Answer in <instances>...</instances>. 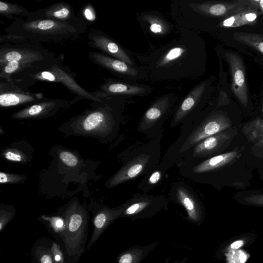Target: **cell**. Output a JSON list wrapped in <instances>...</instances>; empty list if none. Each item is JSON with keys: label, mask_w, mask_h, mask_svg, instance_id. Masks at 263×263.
Here are the masks:
<instances>
[{"label": "cell", "mask_w": 263, "mask_h": 263, "mask_svg": "<svg viewBox=\"0 0 263 263\" xmlns=\"http://www.w3.org/2000/svg\"><path fill=\"white\" fill-rule=\"evenodd\" d=\"M81 99H82L80 97H76L71 101H68L62 99L44 98L13 114L12 117L22 119L49 116L54 115L61 109L65 108Z\"/></svg>", "instance_id": "obj_12"}, {"label": "cell", "mask_w": 263, "mask_h": 263, "mask_svg": "<svg viewBox=\"0 0 263 263\" xmlns=\"http://www.w3.org/2000/svg\"><path fill=\"white\" fill-rule=\"evenodd\" d=\"M5 158L13 162H21L24 160V157L22 154L15 150H8L4 154Z\"/></svg>", "instance_id": "obj_35"}, {"label": "cell", "mask_w": 263, "mask_h": 263, "mask_svg": "<svg viewBox=\"0 0 263 263\" xmlns=\"http://www.w3.org/2000/svg\"><path fill=\"white\" fill-rule=\"evenodd\" d=\"M44 219L49 221L50 227L55 233L62 235L66 228L65 219L60 217H44Z\"/></svg>", "instance_id": "obj_28"}, {"label": "cell", "mask_w": 263, "mask_h": 263, "mask_svg": "<svg viewBox=\"0 0 263 263\" xmlns=\"http://www.w3.org/2000/svg\"><path fill=\"white\" fill-rule=\"evenodd\" d=\"M87 28V23L84 18L73 22L20 18L7 26L5 31L7 34L20 36L31 42L54 44L75 41Z\"/></svg>", "instance_id": "obj_1"}, {"label": "cell", "mask_w": 263, "mask_h": 263, "mask_svg": "<svg viewBox=\"0 0 263 263\" xmlns=\"http://www.w3.org/2000/svg\"><path fill=\"white\" fill-rule=\"evenodd\" d=\"M245 200L252 204L263 205V194H254L246 197Z\"/></svg>", "instance_id": "obj_37"}, {"label": "cell", "mask_w": 263, "mask_h": 263, "mask_svg": "<svg viewBox=\"0 0 263 263\" xmlns=\"http://www.w3.org/2000/svg\"><path fill=\"white\" fill-rule=\"evenodd\" d=\"M262 12L259 10L250 6L246 7L242 11L224 18L219 26L226 28H235L243 25L254 24L259 15Z\"/></svg>", "instance_id": "obj_21"}, {"label": "cell", "mask_w": 263, "mask_h": 263, "mask_svg": "<svg viewBox=\"0 0 263 263\" xmlns=\"http://www.w3.org/2000/svg\"><path fill=\"white\" fill-rule=\"evenodd\" d=\"M83 18L76 15L71 5L59 2L42 9L30 12L26 20L48 19L65 22L79 21Z\"/></svg>", "instance_id": "obj_17"}, {"label": "cell", "mask_w": 263, "mask_h": 263, "mask_svg": "<svg viewBox=\"0 0 263 263\" xmlns=\"http://www.w3.org/2000/svg\"><path fill=\"white\" fill-rule=\"evenodd\" d=\"M262 112H263V108H262Z\"/></svg>", "instance_id": "obj_41"}, {"label": "cell", "mask_w": 263, "mask_h": 263, "mask_svg": "<svg viewBox=\"0 0 263 263\" xmlns=\"http://www.w3.org/2000/svg\"><path fill=\"white\" fill-rule=\"evenodd\" d=\"M243 245V241L242 240H237L233 242L230 247L233 249H237L242 246Z\"/></svg>", "instance_id": "obj_40"}, {"label": "cell", "mask_w": 263, "mask_h": 263, "mask_svg": "<svg viewBox=\"0 0 263 263\" xmlns=\"http://www.w3.org/2000/svg\"><path fill=\"white\" fill-rule=\"evenodd\" d=\"M84 14L87 20H93L95 18V14L91 6H89L84 10Z\"/></svg>", "instance_id": "obj_39"}, {"label": "cell", "mask_w": 263, "mask_h": 263, "mask_svg": "<svg viewBox=\"0 0 263 263\" xmlns=\"http://www.w3.org/2000/svg\"><path fill=\"white\" fill-rule=\"evenodd\" d=\"M205 87V83L200 84L184 99L173 116L170 124L171 128L176 127L186 119L200 112V103Z\"/></svg>", "instance_id": "obj_16"}, {"label": "cell", "mask_w": 263, "mask_h": 263, "mask_svg": "<svg viewBox=\"0 0 263 263\" xmlns=\"http://www.w3.org/2000/svg\"><path fill=\"white\" fill-rule=\"evenodd\" d=\"M242 131L255 146L263 147V120L257 118L249 122L243 127Z\"/></svg>", "instance_id": "obj_23"}, {"label": "cell", "mask_w": 263, "mask_h": 263, "mask_svg": "<svg viewBox=\"0 0 263 263\" xmlns=\"http://www.w3.org/2000/svg\"><path fill=\"white\" fill-rule=\"evenodd\" d=\"M227 259L229 263H245L247 256L242 250H236L230 252L227 255Z\"/></svg>", "instance_id": "obj_29"}, {"label": "cell", "mask_w": 263, "mask_h": 263, "mask_svg": "<svg viewBox=\"0 0 263 263\" xmlns=\"http://www.w3.org/2000/svg\"><path fill=\"white\" fill-rule=\"evenodd\" d=\"M25 80L30 86L37 82H45L61 83L71 93L82 99L98 101L90 92L81 87L76 80V74L69 67L63 65L61 58L42 67L27 69L11 77Z\"/></svg>", "instance_id": "obj_4"}, {"label": "cell", "mask_w": 263, "mask_h": 263, "mask_svg": "<svg viewBox=\"0 0 263 263\" xmlns=\"http://www.w3.org/2000/svg\"><path fill=\"white\" fill-rule=\"evenodd\" d=\"M66 228L62 235L68 254L77 259L83 251L87 217L82 210L72 208L66 214Z\"/></svg>", "instance_id": "obj_8"}, {"label": "cell", "mask_w": 263, "mask_h": 263, "mask_svg": "<svg viewBox=\"0 0 263 263\" xmlns=\"http://www.w3.org/2000/svg\"><path fill=\"white\" fill-rule=\"evenodd\" d=\"M225 55L231 72L232 91L241 104L247 106L249 101L248 92L242 60L232 52H227Z\"/></svg>", "instance_id": "obj_14"}, {"label": "cell", "mask_w": 263, "mask_h": 263, "mask_svg": "<svg viewBox=\"0 0 263 263\" xmlns=\"http://www.w3.org/2000/svg\"><path fill=\"white\" fill-rule=\"evenodd\" d=\"M232 125L228 116L218 111L207 116L190 133L174 158L171 167L177 165L185 155L202 140L223 132Z\"/></svg>", "instance_id": "obj_5"}, {"label": "cell", "mask_w": 263, "mask_h": 263, "mask_svg": "<svg viewBox=\"0 0 263 263\" xmlns=\"http://www.w3.org/2000/svg\"><path fill=\"white\" fill-rule=\"evenodd\" d=\"M233 135L230 132L224 130L209 137L191 149L181 160L187 158L206 159L220 154V152L228 146V143L233 138Z\"/></svg>", "instance_id": "obj_11"}, {"label": "cell", "mask_w": 263, "mask_h": 263, "mask_svg": "<svg viewBox=\"0 0 263 263\" xmlns=\"http://www.w3.org/2000/svg\"><path fill=\"white\" fill-rule=\"evenodd\" d=\"M88 45L104 54L133 66L134 63L124 49L110 36L100 30L91 28L87 32Z\"/></svg>", "instance_id": "obj_13"}, {"label": "cell", "mask_w": 263, "mask_h": 263, "mask_svg": "<svg viewBox=\"0 0 263 263\" xmlns=\"http://www.w3.org/2000/svg\"><path fill=\"white\" fill-rule=\"evenodd\" d=\"M169 196L172 202L185 209L191 221L197 223L202 220L203 205L197 194L189 184L183 181L173 182L170 187Z\"/></svg>", "instance_id": "obj_10"}, {"label": "cell", "mask_w": 263, "mask_h": 263, "mask_svg": "<svg viewBox=\"0 0 263 263\" xmlns=\"http://www.w3.org/2000/svg\"><path fill=\"white\" fill-rule=\"evenodd\" d=\"M30 12L22 6L3 1L0 2V14L13 21L20 18H26Z\"/></svg>", "instance_id": "obj_24"}, {"label": "cell", "mask_w": 263, "mask_h": 263, "mask_svg": "<svg viewBox=\"0 0 263 263\" xmlns=\"http://www.w3.org/2000/svg\"><path fill=\"white\" fill-rule=\"evenodd\" d=\"M176 99L171 95L162 97L146 110L137 126L139 133L151 139L157 136L162 130L164 123L171 114Z\"/></svg>", "instance_id": "obj_6"}, {"label": "cell", "mask_w": 263, "mask_h": 263, "mask_svg": "<svg viewBox=\"0 0 263 263\" xmlns=\"http://www.w3.org/2000/svg\"><path fill=\"white\" fill-rule=\"evenodd\" d=\"M202 14L212 17L227 18L245 9L248 6L245 0L231 2H208L194 5Z\"/></svg>", "instance_id": "obj_18"}, {"label": "cell", "mask_w": 263, "mask_h": 263, "mask_svg": "<svg viewBox=\"0 0 263 263\" xmlns=\"http://www.w3.org/2000/svg\"><path fill=\"white\" fill-rule=\"evenodd\" d=\"M87 57L92 63L114 74L135 77L138 74L137 69L133 66L103 53L90 51Z\"/></svg>", "instance_id": "obj_19"}, {"label": "cell", "mask_w": 263, "mask_h": 263, "mask_svg": "<svg viewBox=\"0 0 263 263\" xmlns=\"http://www.w3.org/2000/svg\"><path fill=\"white\" fill-rule=\"evenodd\" d=\"M57 59L54 53L40 44L18 36L7 34L0 36V66L16 62L28 69L43 66Z\"/></svg>", "instance_id": "obj_3"}, {"label": "cell", "mask_w": 263, "mask_h": 263, "mask_svg": "<svg viewBox=\"0 0 263 263\" xmlns=\"http://www.w3.org/2000/svg\"><path fill=\"white\" fill-rule=\"evenodd\" d=\"M23 179V177L15 174H7L3 172L0 173V183H13L19 182Z\"/></svg>", "instance_id": "obj_33"}, {"label": "cell", "mask_w": 263, "mask_h": 263, "mask_svg": "<svg viewBox=\"0 0 263 263\" xmlns=\"http://www.w3.org/2000/svg\"><path fill=\"white\" fill-rule=\"evenodd\" d=\"M102 79L104 82L99 86V88L91 92L98 98L139 95L146 94L147 91H149V89L141 85L128 84L111 78H102Z\"/></svg>", "instance_id": "obj_15"}, {"label": "cell", "mask_w": 263, "mask_h": 263, "mask_svg": "<svg viewBox=\"0 0 263 263\" xmlns=\"http://www.w3.org/2000/svg\"><path fill=\"white\" fill-rule=\"evenodd\" d=\"M124 210V204L115 209H104L99 212L93 220V231L86 249H88L99 238L109 224L120 217Z\"/></svg>", "instance_id": "obj_20"}, {"label": "cell", "mask_w": 263, "mask_h": 263, "mask_svg": "<svg viewBox=\"0 0 263 263\" xmlns=\"http://www.w3.org/2000/svg\"><path fill=\"white\" fill-rule=\"evenodd\" d=\"M153 245L146 247L136 246L123 252L119 257L118 263H140L153 248Z\"/></svg>", "instance_id": "obj_25"}, {"label": "cell", "mask_w": 263, "mask_h": 263, "mask_svg": "<svg viewBox=\"0 0 263 263\" xmlns=\"http://www.w3.org/2000/svg\"><path fill=\"white\" fill-rule=\"evenodd\" d=\"M36 257L39 263H54L50 250L46 249L36 251Z\"/></svg>", "instance_id": "obj_31"}, {"label": "cell", "mask_w": 263, "mask_h": 263, "mask_svg": "<svg viewBox=\"0 0 263 263\" xmlns=\"http://www.w3.org/2000/svg\"><path fill=\"white\" fill-rule=\"evenodd\" d=\"M50 251L54 263H64L63 254L59 245L53 242Z\"/></svg>", "instance_id": "obj_32"}, {"label": "cell", "mask_w": 263, "mask_h": 263, "mask_svg": "<svg viewBox=\"0 0 263 263\" xmlns=\"http://www.w3.org/2000/svg\"><path fill=\"white\" fill-rule=\"evenodd\" d=\"M25 80L0 78V106L2 108L31 105L42 99L41 93L32 92Z\"/></svg>", "instance_id": "obj_9"}, {"label": "cell", "mask_w": 263, "mask_h": 263, "mask_svg": "<svg viewBox=\"0 0 263 263\" xmlns=\"http://www.w3.org/2000/svg\"><path fill=\"white\" fill-rule=\"evenodd\" d=\"M166 172L159 165L142 177L137 185L138 190L147 194L162 183Z\"/></svg>", "instance_id": "obj_22"}, {"label": "cell", "mask_w": 263, "mask_h": 263, "mask_svg": "<svg viewBox=\"0 0 263 263\" xmlns=\"http://www.w3.org/2000/svg\"><path fill=\"white\" fill-rule=\"evenodd\" d=\"M162 130L149 141L132 146L122 154V165L108 180L106 186L113 187L143 177L160 164Z\"/></svg>", "instance_id": "obj_2"}, {"label": "cell", "mask_w": 263, "mask_h": 263, "mask_svg": "<svg viewBox=\"0 0 263 263\" xmlns=\"http://www.w3.org/2000/svg\"><path fill=\"white\" fill-rule=\"evenodd\" d=\"M150 25L149 29L154 33L161 34L166 31L165 25L157 18L152 19Z\"/></svg>", "instance_id": "obj_34"}, {"label": "cell", "mask_w": 263, "mask_h": 263, "mask_svg": "<svg viewBox=\"0 0 263 263\" xmlns=\"http://www.w3.org/2000/svg\"><path fill=\"white\" fill-rule=\"evenodd\" d=\"M246 5L254 7L263 13V0H245Z\"/></svg>", "instance_id": "obj_38"}, {"label": "cell", "mask_w": 263, "mask_h": 263, "mask_svg": "<svg viewBox=\"0 0 263 263\" xmlns=\"http://www.w3.org/2000/svg\"><path fill=\"white\" fill-rule=\"evenodd\" d=\"M13 213L5 210L0 212V231L2 232L13 217Z\"/></svg>", "instance_id": "obj_36"}, {"label": "cell", "mask_w": 263, "mask_h": 263, "mask_svg": "<svg viewBox=\"0 0 263 263\" xmlns=\"http://www.w3.org/2000/svg\"><path fill=\"white\" fill-rule=\"evenodd\" d=\"M234 38L263 54V34L238 32L234 34Z\"/></svg>", "instance_id": "obj_26"}, {"label": "cell", "mask_w": 263, "mask_h": 263, "mask_svg": "<svg viewBox=\"0 0 263 263\" xmlns=\"http://www.w3.org/2000/svg\"><path fill=\"white\" fill-rule=\"evenodd\" d=\"M120 215L132 220L152 217L157 213L168 209V200L164 195L136 193L125 201Z\"/></svg>", "instance_id": "obj_7"}, {"label": "cell", "mask_w": 263, "mask_h": 263, "mask_svg": "<svg viewBox=\"0 0 263 263\" xmlns=\"http://www.w3.org/2000/svg\"><path fill=\"white\" fill-rule=\"evenodd\" d=\"M60 158L64 164L69 166H76L79 162L77 157L74 155L67 151L61 152Z\"/></svg>", "instance_id": "obj_30"}, {"label": "cell", "mask_w": 263, "mask_h": 263, "mask_svg": "<svg viewBox=\"0 0 263 263\" xmlns=\"http://www.w3.org/2000/svg\"><path fill=\"white\" fill-rule=\"evenodd\" d=\"M184 51L185 49L181 47H175L172 48L164 55L161 62H160V65L163 66L174 61L179 58Z\"/></svg>", "instance_id": "obj_27"}]
</instances>
